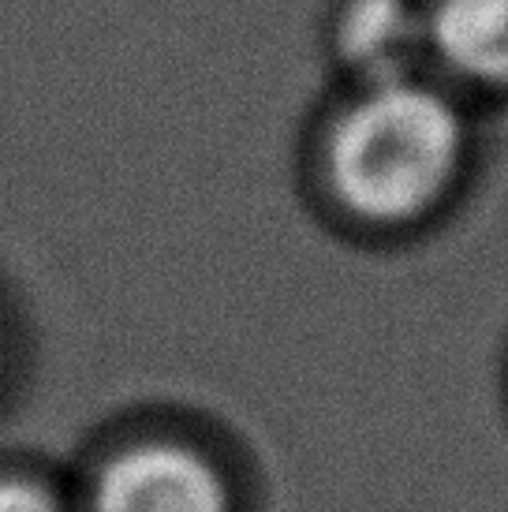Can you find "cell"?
I'll list each match as a JSON object with an SVG mask.
<instances>
[{"label": "cell", "instance_id": "6da1fadb", "mask_svg": "<svg viewBox=\"0 0 508 512\" xmlns=\"http://www.w3.org/2000/svg\"><path fill=\"white\" fill-rule=\"evenodd\" d=\"M467 124L449 94L415 79L359 86L325 143L333 199L367 225H415L452 195Z\"/></svg>", "mask_w": 508, "mask_h": 512}, {"label": "cell", "instance_id": "7a4b0ae2", "mask_svg": "<svg viewBox=\"0 0 508 512\" xmlns=\"http://www.w3.org/2000/svg\"><path fill=\"white\" fill-rule=\"evenodd\" d=\"M90 512H236L225 471L180 441H139L101 464Z\"/></svg>", "mask_w": 508, "mask_h": 512}, {"label": "cell", "instance_id": "3957f363", "mask_svg": "<svg viewBox=\"0 0 508 512\" xmlns=\"http://www.w3.org/2000/svg\"><path fill=\"white\" fill-rule=\"evenodd\" d=\"M337 53L359 86L415 79L426 53V12L411 0H348L337 23Z\"/></svg>", "mask_w": 508, "mask_h": 512}, {"label": "cell", "instance_id": "277c9868", "mask_svg": "<svg viewBox=\"0 0 508 512\" xmlns=\"http://www.w3.org/2000/svg\"><path fill=\"white\" fill-rule=\"evenodd\" d=\"M426 53L464 83L508 90V0H438L426 12Z\"/></svg>", "mask_w": 508, "mask_h": 512}, {"label": "cell", "instance_id": "5b68a950", "mask_svg": "<svg viewBox=\"0 0 508 512\" xmlns=\"http://www.w3.org/2000/svg\"><path fill=\"white\" fill-rule=\"evenodd\" d=\"M0 512H64L60 498L38 479L4 475L0 479Z\"/></svg>", "mask_w": 508, "mask_h": 512}]
</instances>
